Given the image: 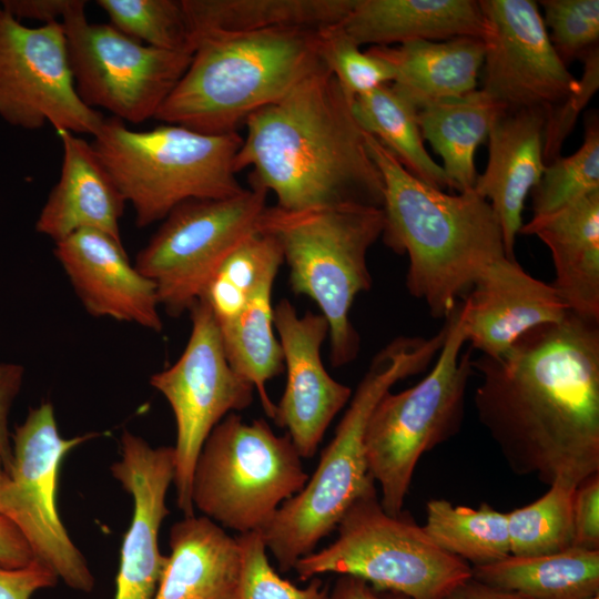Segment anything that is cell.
Instances as JSON below:
<instances>
[{
    "mask_svg": "<svg viewBox=\"0 0 599 599\" xmlns=\"http://www.w3.org/2000/svg\"><path fill=\"white\" fill-rule=\"evenodd\" d=\"M471 365L477 417L514 474L577 487L599 473L598 322L569 311Z\"/></svg>",
    "mask_w": 599,
    "mask_h": 599,
    "instance_id": "6da1fadb",
    "label": "cell"
},
{
    "mask_svg": "<svg viewBox=\"0 0 599 599\" xmlns=\"http://www.w3.org/2000/svg\"><path fill=\"white\" fill-rule=\"evenodd\" d=\"M272 291L273 286L263 288L219 329L229 364L252 383L266 416L273 419L275 404L266 392V383L283 372L284 357L274 332Z\"/></svg>",
    "mask_w": 599,
    "mask_h": 599,
    "instance_id": "4dcf8cb0",
    "label": "cell"
},
{
    "mask_svg": "<svg viewBox=\"0 0 599 599\" xmlns=\"http://www.w3.org/2000/svg\"><path fill=\"white\" fill-rule=\"evenodd\" d=\"M85 2L75 0L63 17L75 90L91 109L109 111L124 123L155 118L186 71L193 51L153 48L110 23H92Z\"/></svg>",
    "mask_w": 599,
    "mask_h": 599,
    "instance_id": "7c38bea8",
    "label": "cell"
},
{
    "mask_svg": "<svg viewBox=\"0 0 599 599\" xmlns=\"http://www.w3.org/2000/svg\"><path fill=\"white\" fill-rule=\"evenodd\" d=\"M422 527L438 547L471 567L510 556L506 512L495 510L488 504L474 509L455 506L446 499H432L426 505V520Z\"/></svg>",
    "mask_w": 599,
    "mask_h": 599,
    "instance_id": "d6a6232c",
    "label": "cell"
},
{
    "mask_svg": "<svg viewBox=\"0 0 599 599\" xmlns=\"http://www.w3.org/2000/svg\"><path fill=\"white\" fill-rule=\"evenodd\" d=\"M358 45L484 38L486 22L474 0H356L339 23Z\"/></svg>",
    "mask_w": 599,
    "mask_h": 599,
    "instance_id": "d4e9b609",
    "label": "cell"
},
{
    "mask_svg": "<svg viewBox=\"0 0 599 599\" xmlns=\"http://www.w3.org/2000/svg\"><path fill=\"white\" fill-rule=\"evenodd\" d=\"M591 599H599V596H596V597H593V598H591Z\"/></svg>",
    "mask_w": 599,
    "mask_h": 599,
    "instance_id": "681fc988",
    "label": "cell"
},
{
    "mask_svg": "<svg viewBox=\"0 0 599 599\" xmlns=\"http://www.w3.org/2000/svg\"><path fill=\"white\" fill-rule=\"evenodd\" d=\"M583 70L578 88L556 106L546 112L544 130V161L550 163L560 156L562 145L590 99L599 88V48L591 49L581 59Z\"/></svg>",
    "mask_w": 599,
    "mask_h": 599,
    "instance_id": "ab89813d",
    "label": "cell"
},
{
    "mask_svg": "<svg viewBox=\"0 0 599 599\" xmlns=\"http://www.w3.org/2000/svg\"><path fill=\"white\" fill-rule=\"evenodd\" d=\"M322 67L318 31L202 34L154 119L206 134L237 133L253 113Z\"/></svg>",
    "mask_w": 599,
    "mask_h": 599,
    "instance_id": "5b68a950",
    "label": "cell"
},
{
    "mask_svg": "<svg viewBox=\"0 0 599 599\" xmlns=\"http://www.w3.org/2000/svg\"><path fill=\"white\" fill-rule=\"evenodd\" d=\"M97 436L89 433L63 438L50 402L30 408L12 435V459L0 487V515L19 528L34 559L49 566L70 588L84 592L94 588V577L62 524L57 491L64 456Z\"/></svg>",
    "mask_w": 599,
    "mask_h": 599,
    "instance_id": "4fadbf2b",
    "label": "cell"
},
{
    "mask_svg": "<svg viewBox=\"0 0 599 599\" xmlns=\"http://www.w3.org/2000/svg\"><path fill=\"white\" fill-rule=\"evenodd\" d=\"M58 580L57 573L37 559L21 568L0 565V599H30L37 590L53 587Z\"/></svg>",
    "mask_w": 599,
    "mask_h": 599,
    "instance_id": "b9f144b4",
    "label": "cell"
},
{
    "mask_svg": "<svg viewBox=\"0 0 599 599\" xmlns=\"http://www.w3.org/2000/svg\"><path fill=\"white\" fill-rule=\"evenodd\" d=\"M394 71L392 88L417 110L477 89L485 42L477 37L370 47Z\"/></svg>",
    "mask_w": 599,
    "mask_h": 599,
    "instance_id": "484cf974",
    "label": "cell"
},
{
    "mask_svg": "<svg viewBox=\"0 0 599 599\" xmlns=\"http://www.w3.org/2000/svg\"><path fill=\"white\" fill-rule=\"evenodd\" d=\"M234 158L236 174L276 196L277 207L304 211L357 203L382 207L384 183L352 99L325 68L253 113Z\"/></svg>",
    "mask_w": 599,
    "mask_h": 599,
    "instance_id": "7a4b0ae2",
    "label": "cell"
},
{
    "mask_svg": "<svg viewBox=\"0 0 599 599\" xmlns=\"http://www.w3.org/2000/svg\"><path fill=\"white\" fill-rule=\"evenodd\" d=\"M273 325L287 374L273 420L286 429L300 456L311 458L353 392L334 379L323 365L321 347L329 335V326L321 313L300 316L291 302L282 300L273 307Z\"/></svg>",
    "mask_w": 599,
    "mask_h": 599,
    "instance_id": "e0dca14e",
    "label": "cell"
},
{
    "mask_svg": "<svg viewBox=\"0 0 599 599\" xmlns=\"http://www.w3.org/2000/svg\"><path fill=\"white\" fill-rule=\"evenodd\" d=\"M446 336L435 366L416 385L387 392L366 425L364 446L368 471L380 487V505L399 515L420 457L461 428L468 380L474 372L460 315V304L446 318Z\"/></svg>",
    "mask_w": 599,
    "mask_h": 599,
    "instance_id": "ba28073f",
    "label": "cell"
},
{
    "mask_svg": "<svg viewBox=\"0 0 599 599\" xmlns=\"http://www.w3.org/2000/svg\"><path fill=\"white\" fill-rule=\"evenodd\" d=\"M0 118L24 130H99L104 116L75 90L61 21L27 27L0 6Z\"/></svg>",
    "mask_w": 599,
    "mask_h": 599,
    "instance_id": "9a60e30c",
    "label": "cell"
},
{
    "mask_svg": "<svg viewBox=\"0 0 599 599\" xmlns=\"http://www.w3.org/2000/svg\"><path fill=\"white\" fill-rule=\"evenodd\" d=\"M54 244L53 254L90 315L162 331L156 287L130 262L122 242L80 230Z\"/></svg>",
    "mask_w": 599,
    "mask_h": 599,
    "instance_id": "d6986e66",
    "label": "cell"
},
{
    "mask_svg": "<svg viewBox=\"0 0 599 599\" xmlns=\"http://www.w3.org/2000/svg\"><path fill=\"white\" fill-rule=\"evenodd\" d=\"M110 24L143 44L194 51V41L183 0H98Z\"/></svg>",
    "mask_w": 599,
    "mask_h": 599,
    "instance_id": "e575fe53",
    "label": "cell"
},
{
    "mask_svg": "<svg viewBox=\"0 0 599 599\" xmlns=\"http://www.w3.org/2000/svg\"><path fill=\"white\" fill-rule=\"evenodd\" d=\"M266 196L251 186L230 197L186 201L166 215L134 265L154 283L170 316L189 312L232 251L258 230Z\"/></svg>",
    "mask_w": 599,
    "mask_h": 599,
    "instance_id": "8fae6325",
    "label": "cell"
},
{
    "mask_svg": "<svg viewBox=\"0 0 599 599\" xmlns=\"http://www.w3.org/2000/svg\"><path fill=\"white\" fill-rule=\"evenodd\" d=\"M519 234L537 236L550 251L551 284L568 309L599 322V191L524 223Z\"/></svg>",
    "mask_w": 599,
    "mask_h": 599,
    "instance_id": "cb8c5ba5",
    "label": "cell"
},
{
    "mask_svg": "<svg viewBox=\"0 0 599 599\" xmlns=\"http://www.w3.org/2000/svg\"><path fill=\"white\" fill-rule=\"evenodd\" d=\"M569 309L551 284L529 275L516 258L494 262L460 304L467 342L499 357L528 331L558 323Z\"/></svg>",
    "mask_w": 599,
    "mask_h": 599,
    "instance_id": "ffe728a7",
    "label": "cell"
},
{
    "mask_svg": "<svg viewBox=\"0 0 599 599\" xmlns=\"http://www.w3.org/2000/svg\"><path fill=\"white\" fill-rule=\"evenodd\" d=\"M92 148L134 211L135 224L163 221L177 205L241 193L234 158L237 133L206 134L177 124L134 131L116 118L103 119Z\"/></svg>",
    "mask_w": 599,
    "mask_h": 599,
    "instance_id": "52a82bcc",
    "label": "cell"
},
{
    "mask_svg": "<svg viewBox=\"0 0 599 599\" xmlns=\"http://www.w3.org/2000/svg\"><path fill=\"white\" fill-rule=\"evenodd\" d=\"M284 263L278 242L257 230L244 238L209 281L199 300L210 308L217 326L234 319L265 287L274 285Z\"/></svg>",
    "mask_w": 599,
    "mask_h": 599,
    "instance_id": "1f68e13d",
    "label": "cell"
},
{
    "mask_svg": "<svg viewBox=\"0 0 599 599\" xmlns=\"http://www.w3.org/2000/svg\"><path fill=\"white\" fill-rule=\"evenodd\" d=\"M572 547L599 550V473L580 483L572 502Z\"/></svg>",
    "mask_w": 599,
    "mask_h": 599,
    "instance_id": "60d3db41",
    "label": "cell"
},
{
    "mask_svg": "<svg viewBox=\"0 0 599 599\" xmlns=\"http://www.w3.org/2000/svg\"><path fill=\"white\" fill-rule=\"evenodd\" d=\"M167 556L154 599H238L243 554L206 516H189L170 530Z\"/></svg>",
    "mask_w": 599,
    "mask_h": 599,
    "instance_id": "603a6c76",
    "label": "cell"
},
{
    "mask_svg": "<svg viewBox=\"0 0 599 599\" xmlns=\"http://www.w3.org/2000/svg\"><path fill=\"white\" fill-rule=\"evenodd\" d=\"M59 181L35 222V230L55 242L80 230H97L122 242L120 220L125 200L92 144L65 130Z\"/></svg>",
    "mask_w": 599,
    "mask_h": 599,
    "instance_id": "7402d4cb",
    "label": "cell"
},
{
    "mask_svg": "<svg viewBox=\"0 0 599 599\" xmlns=\"http://www.w3.org/2000/svg\"><path fill=\"white\" fill-rule=\"evenodd\" d=\"M33 560V551L22 532L12 520L0 515V565L21 568Z\"/></svg>",
    "mask_w": 599,
    "mask_h": 599,
    "instance_id": "f6af8a7d",
    "label": "cell"
},
{
    "mask_svg": "<svg viewBox=\"0 0 599 599\" xmlns=\"http://www.w3.org/2000/svg\"><path fill=\"white\" fill-rule=\"evenodd\" d=\"M383 229V209L357 203L304 211L274 205L261 216L258 230L278 242L292 292L314 301L328 323L334 367L353 362L359 351L349 313L372 286L367 252Z\"/></svg>",
    "mask_w": 599,
    "mask_h": 599,
    "instance_id": "8992f818",
    "label": "cell"
},
{
    "mask_svg": "<svg viewBox=\"0 0 599 599\" xmlns=\"http://www.w3.org/2000/svg\"><path fill=\"white\" fill-rule=\"evenodd\" d=\"M546 112L539 109L499 110L487 140L486 169L477 175L474 191L490 204L502 232L505 253L515 258L529 193L545 170Z\"/></svg>",
    "mask_w": 599,
    "mask_h": 599,
    "instance_id": "44dd1931",
    "label": "cell"
},
{
    "mask_svg": "<svg viewBox=\"0 0 599 599\" xmlns=\"http://www.w3.org/2000/svg\"><path fill=\"white\" fill-rule=\"evenodd\" d=\"M243 570L238 599H327L329 588L317 577L298 588L283 579L271 566L260 530L237 536Z\"/></svg>",
    "mask_w": 599,
    "mask_h": 599,
    "instance_id": "f35d334b",
    "label": "cell"
},
{
    "mask_svg": "<svg viewBox=\"0 0 599 599\" xmlns=\"http://www.w3.org/2000/svg\"><path fill=\"white\" fill-rule=\"evenodd\" d=\"M499 110L481 89L418 110L423 138L443 160L441 167L458 193L474 190L475 152L487 140Z\"/></svg>",
    "mask_w": 599,
    "mask_h": 599,
    "instance_id": "f1b7e54d",
    "label": "cell"
},
{
    "mask_svg": "<svg viewBox=\"0 0 599 599\" xmlns=\"http://www.w3.org/2000/svg\"><path fill=\"white\" fill-rule=\"evenodd\" d=\"M24 377V368L14 363H0V451L6 471L12 459L11 436L8 418L11 406L19 394Z\"/></svg>",
    "mask_w": 599,
    "mask_h": 599,
    "instance_id": "7bdbcfd3",
    "label": "cell"
},
{
    "mask_svg": "<svg viewBox=\"0 0 599 599\" xmlns=\"http://www.w3.org/2000/svg\"><path fill=\"white\" fill-rule=\"evenodd\" d=\"M336 529L334 542L295 564L300 580L332 572L409 599H441L473 577L470 565L438 547L409 516L387 514L375 487L353 502Z\"/></svg>",
    "mask_w": 599,
    "mask_h": 599,
    "instance_id": "9c48e42d",
    "label": "cell"
},
{
    "mask_svg": "<svg viewBox=\"0 0 599 599\" xmlns=\"http://www.w3.org/2000/svg\"><path fill=\"white\" fill-rule=\"evenodd\" d=\"M75 0H6L2 8L19 21L33 19L45 23L62 21Z\"/></svg>",
    "mask_w": 599,
    "mask_h": 599,
    "instance_id": "ee69618b",
    "label": "cell"
},
{
    "mask_svg": "<svg viewBox=\"0 0 599 599\" xmlns=\"http://www.w3.org/2000/svg\"><path fill=\"white\" fill-rule=\"evenodd\" d=\"M356 121L414 176L438 189L453 190L441 165L427 152L418 110L389 84L352 100Z\"/></svg>",
    "mask_w": 599,
    "mask_h": 599,
    "instance_id": "f546056e",
    "label": "cell"
},
{
    "mask_svg": "<svg viewBox=\"0 0 599 599\" xmlns=\"http://www.w3.org/2000/svg\"><path fill=\"white\" fill-rule=\"evenodd\" d=\"M121 459L112 476L132 496L131 525L123 538L114 599H154L167 557L160 552L159 530L170 514L165 498L174 478V449L153 448L124 430Z\"/></svg>",
    "mask_w": 599,
    "mask_h": 599,
    "instance_id": "ac0fdd59",
    "label": "cell"
},
{
    "mask_svg": "<svg viewBox=\"0 0 599 599\" xmlns=\"http://www.w3.org/2000/svg\"><path fill=\"white\" fill-rule=\"evenodd\" d=\"M478 2L486 22L481 90L502 110L547 112L578 88L549 39L538 2Z\"/></svg>",
    "mask_w": 599,
    "mask_h": 599,
    "instance_id": "2e32d148",
    "label": "cell"
},
{
    "mask_svg": "<svg viewBox=\"0 0 599 599\" xmlns=\"http://www.w3.org/2000/svg\"><path fill=\"white\" fill-rule=\"evenodd\" d=\"M356 0H183L195 47L206 33L275 29L321 31L339 24Z\"/></svg>",
    "mask_w": 599,
    "mask_h": 599,
    "instance_id": "4316f807",
    "label": "cell"
},
{
    "mask_svg": "<svg viewBox=\"0 0 599 599\" xmlns=\"http://www.w3.org/2000/svg\"><path fill=\"white\" fill-rule=\"evenodd\" d=\"M189 313L192 326L183 353L172 366L150 378L170 404L176 423L173 483L184 517L194 515L192 478L207 436L226 415L247 408L255 392L229 364L207 305L199 300Z\"/></svg>",
    "mask_w": 599,
    "mask_h": 599,
    "instance_id": "5bb4252c",
    "label": "cell"
},
{
    "mask_svg": "<svg viewBox=\"0 0 599 599\" xmlns=\"http://www.w3.org/2000/svg\"><path fill=\"white\" fill-rule=\"evenodd\" d=\"M441 599H525L521 596L495 588L469 578L453 588Z\"/></svg>",
    "mask_w": 599,
    "mask_h": 599,
    "instance_id": "7dc6e473",
    "label": "cell"
},
{
    "mask_svg": "<svg viewBox=\"0 0 599 599\" xmlns=\"http://www.w3.org/2000/svg\"><path fill=\"white\" fill-rule=\"evenodd\" d=\"M384 183L383 241L408 256L406 287L434 318H447L479 276L506 256L499 222L474 190L449 194L410 174L364 131Z\"/></svg>",
    "mask_w": 599,
    "mask_h": 599,
    "instance_id": "3957f363",
    "label": "cell"
},
{
    "mask_svg": "<svg viewBox=\"0 0 599 599\" xmlns=\"http://www.w3.org/2000/svg\"><path fill=\"white\" fill-rule=\"evenodd\" d=\"M549 39L566 65L582 59L599 41L598 0H542Z\"/></svg>",
    "mask_w": 599,
    "mask_h": 599,
    "instance_id": "74e56055",
    "label": "cell"
},
{
    "mask_svg": "<svg viewBox=\"0 0 599 599\" xmlns=\"http://www.w3.org/2000/svg\"><path fill=\"white\" fill-rule=\"evenodd\" d=\"M7 477L4 460L0 451V487Z\"/></svg>",
    "mask_w": 599,
    "mask_h": 599,
    "instance_id": "c3c4849f",
    "label": "cell"
},
{
    "mask_svg": "<svg viewBox=\"0 0 599 599\" xmlns=\"http://www.w3.org/2000/svg\"><path fill=\"white\" fill-rule=\"evenodd\" d=\"M318 52L324 67L352 100L394 80L389 63L370 49L363 51L339 24L318 31Z\"/></svg>",
    "mask_w": 599,
    "mask_h": 599,
    "instance_id": "8d00e7d4",
    "label": "cell"
},
{
    "mask_svg": "<svg viewBox=\"0 0 599 599\" xmlns=\"http://www.w3.org/2000/svg\"><path fill=\"white\" fill-rule=\"evenodd\" d=\"M599 191V121L587 119L585 138L578 151L558 156L545 165L531 191L532 217L549 215L561 207Z\"/></svg>",
    "mask_w": 599,
    "mask_h": 599,
    "instance_id": "d590c367",
    "label": "cell"
},
{
    "mask_svg": "<svg viewBox=\"0 0 599 599\" xmlns=\"http://www.w3.org/2000/svg\"><path fill=\"white\" fill-rule=\"evenodd\" d=\"M473 578L525 599H591L599 596V550L570 547L539 555H510L471 567Z\"/></svg>",
    "mask_w": 599,
    "mask_h": 599,
    "instance_id": "83f0119b",
    "label": "cell"
},
{
    "mask_svg": "<svg viewBox=\"0 0 599 599\" xmlns=\"http://www.w3.org/2000/svg\"><path fill=\"white\" fill-rule=\"evenodd\" d=\"M575 489L555 483L534 502L506 512L510 555L539 556L572 547Z\"/></svg>",
    "mask_w": 599,
    "mask_h": 599,
    "instance_id": "836d02e7",
    "label": "cell"
},
{
    "mask_svg": "<svg viewBox=\"0 0 599 599\" xmlns=\"http://www.w3.org/2000/svg\"><path fill=\"white\" fill-rule=\"evenodd\" d=\"M327 599H409L403 595L374 588L367 581L347 575H339Z\"/></svg>",
    "mask_w": 599,
    "mask_h": 599,
    "instance_id": "bcb514c9",
    "label": "cell"
},
{
    "mask_svg": "<svg viewBox=\"0 0 599 599\" xmlns=\"http://www.w3.org/2000/svg\"><path fill=\"white\" fill-rule=\"evenodd\" d=\"M445 329L428 338L396 337L374 356L314 474L261 530L281 571L313 552L353 502L375 487L364 446L367 420L397 382L422 373L438 355Z\"/></svg>",
    "mask_w": 599,
    "mask_h": 599,
    "instance_id": "277c9868",
    "label": "cell"
},
{
    "mask_svg": "<svg viewBox=\"0 0 599 599\" xmlns=\"http://www.w3.org/2000/svg\"><path fill=\"white\" fill-rule=\"evenodd\" d=\"M307 480L287 434L276 435L264 419L246 423L231 413L199 454L191 497L203 516L242 535L261 531Z\"/></svg>",
    "mask_w": 599,
    "mask_h": 599,
    "instance_id": "30bf717a",
    "label": "cell"
}]
</instances>
